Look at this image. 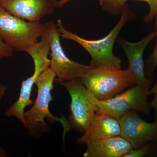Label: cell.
<instances>
[{
	"instance_id": "8fae6325",
	"label": "cell",
	"mask_w": 157,
	"mask_h": 157,
	"mask_svg": "<svg viewBox=\"0 0 157 157\" xmlns=\"http://www.w3.org/2000/svg\"><path fill=\"white\" fill-rule=\"evenodd\" d=\"M156 36L155 32L150 33L139 42L132 43L122 38L118 40L119 44L124 52L128 61V69L136 79V85L151 83L152 80L147 78L144 73V63L143 55L144 49Z\"/></svg>"
},
{
	"instance_id": "52a82bcc",
	"label": "cell",
	"mask_w": 157,
	"mask_h": 157,
	"mask_svg": "<svg viewBox=\"0 0 157 157\" xmlns=\"http://www.w3.org/2000/svg\"><path fill=\"white\" fill-rule=\"evenodd\" d=\"M151 84L137 85L105 101L97 99L96 112L108 114L117 120L131 111L148 115L151 107L147 98Z\"/></svg>"
},
{
	"instance_id": "3957f363",
	"label": "cell",
	"mask_w": 157,
	"mask_h": 157,
	"mask_svg": "<svg viewBox=\"0 0 157 157\" xmlns=\"http://www.w3.org/2000/svg\"><path fill=\"white\" fill-rule=\"evenodd\" d=\"M82 83L99 101H105L136 85L135 76L128 69L92 67L79 78Z\"/></svg>"
},
{
	"instance_id": "2e32d148",
	"label": "cell",
	"mask_w": 157,
	"mask_h": 157,
	"mask_svg": "<svg viewBox=\"0 0 157 157\" xmlns=\"http://www.w3.org/2000/svg\"><path fill=\"white\" fill-rule=\"evenodd\" d=\"M155 148L153 142L147 143L146 145L139 148L132 150V151L127 154L124 157H143L149 155Z\"/></svg>"
},
{
	"instance_id": "5bb4252c",
	"label": "cell",
	"mask_w": 157,
	"mask_h": 157,
	"mask_svg": "<svg viewBox=\"0 0 157 157\" xmlns=\"http://www.w3.org/2000/svg\"><path fill=\"white\" fill-rule=\"evenodd\" d=\"M131 0H104L102 9L108 14L113 16L121 15L124 6L127 2ZM142 1L147 3L149 6V11L144 17V21L146 23L152 22L157 14V0H134Z\"/></svg>"
},
{
	"instance_id": "7a4b0ae2",
	"label": "cell",
	"mask_w": 157,
	"mask_h": 157,
	"mask_svg": "<svg viewBox=\"0 0 157 157\" xmlns=\"http://www.w3.org/2000/svg\"><path fill=\"white\" fill-rule=\"evenodd\" d=\"M56 77L55 73L50 67L40 74L35 82L38 89L36 99L33 106L25 111L24 127L30 135L35 138H39L46 132L47 124L45 119L60 123L63 127L64 135L68 132L67 119L63 117H56L49 110V104L53 100L51 91Z\"/></svg>"
},
{
	"instance_id": "8992f818",
	"label": "cell",
	"mask_w": 157,
	"mask_h": 157,
	"mask_svg": "<svg viewBox=\"0 0 157 157\" xmlns=\"http://www.w3.org/2000/svg\"><path fill=\"white\" fill-rule=\"evenodd\" d=\"M67 90L71 98L70 114L67 121L68 131L73 129L84 134L96 113L97 98L78 78L59 83Z\"/></svg>"
},
{
	"instance_id": "e0dca14e",
	"label": "cell",
	"mask_w": 157,
	"mask_h": 157,
	"mask_svg": "<svg viewBox=\"0 0 157 157\" xmlns=\"http://www.w3.org/2000/svg\"><path fill=\"white\" fill-rule=\"evenodd\" d=\"M14 50L0 38V59L10 57L13 55Z\"/></svg>"
},
{
	"instance_id": "44dd1931",
	"label": "cell",
	"mask_w": 157,
	"mask_h": 157,
	"mask_svg": "<svg viewBox=\"0 0 157 157\" xmlns=\"http://www.w3.org/2000/svg\"><path fill=\"white\" fill-rule=\"evenodd\" d=\"M8 157V156H7V153H6L5 149L0 147V157Z\"/></svg>"
},
{
	"instance_id": "9c48e42d",
	"label": "cell",
	"mask_w": 157,
	"mask_h": 157,
	"mask_svg": "<svg viewBox=\"0 0 157 157\" xmlns=\"http://www.w3.org/2000/svg\"><path fill=\"white\" fill-rule=\"evenodd\" d=\"M121 136L128 141L134 149L153 142L157 135V118L153 123L147 122L140 118L138 113L131 111L118 120Z\"/></svg>"
},
{
	"instance_id": "d6986e66",
	"label": "cell",
	"mask_w": 157,
	"mask_h": 157,
	"mask_svg": "<svg viewBox=\"0 0 157 157\" xmlns=\"http://www.w3.org/2000/svg\"><path fill=\"white\" fill-rule=\"evenodd\" d=\"M0 76H1V75H0ZM6 90H7V87H6V86L2 84L0 82V105H1L2 98L5 95Z\"/></svg>"
},
{
	"instance_id": "7c38bea8",
	"label": "cell",
	"mask_w": 157,
	"mask_h": 157,
	"mask_svg": "<svg viewBox=\"0 0 157 157\" xmlns=\"http://www.w3.org/2000/svg\"><path fill=\"white\" fill-rule=\"evenodd\" d=\"M118 120L111 116L96 112L92 121L84 134L77 140L79 144L121 136Z\"/></svg>"
},
{
	"instance_id": "7402d4cb",
	"label": "cell",
	"mask_w": 157,
	"mask_h": 157,
	"mask_svg": "<svg viewBox=\"0 0 157 157\" xmlns=\"http://www.w3.org/2000/svg\"><path fill=\"white\" fill-rule=\"evenodd\" d=\"M155 147V148L156 149L157 151V135L156 136L155 138V139L153 141Z\"/></svg>"
},
{
	"instance_id": "ffe728a7",
	"label": "cell",
	"mask_w": 157,
	"mask_h": 157,
	"mask_svg": "<svg viewBox=\"0 0 157 157\" xmlns=\"http://www.w3.org/2000/svg\"><path fill=\"white\" fill-rule=\"evenodd\" d=\"M70 0H60L58 2V7L59 8H62L64 6L66 3L69 2Z\"/></svg>"
},
{
	"instance_id": "6da1fadb",
	"label": "cell",
	"mask_w": 157,
	"mask_h": 157,
	"mask_svg": "<svg viewBox=\"0 0 157 157\" xmlns=\"http://www.w3.org/2000/svg\"><path fill=\"white\" fill-rule=\"evenodd\" d=\"M136 18L137 15L130 9L126 3L117 24L107 36L98 40L83 39L77 34L67 30L59 19L57 20V26L63 39L73 40L87 51L91 57L90 66L92 67H112L121 69V61L113 54V45L124 25Z\"/></svg>"
},
{
	"instance_id": "ba28073f",
	"label": "cell",
	"mask_w": 157,
	"mask_h": 157,
	"mask_svg": "<svg viewBox=\"0 0 157 157\" xmlns=\"http://www.w3.org/2000/svg\"><path fill=\"white\" fill-rule=\"evenodd\" d=\"M45 24V33L50 44L51 57L50 68L57 77L55 81L59 84L73 78L83 77L88 72L90 67L70 59L62 48L60 40V34L57 25L53 21H48Z\"/></svg>"
},
{
	"instance_id": "9a60e30c",
	"label": "cell",
	"mask_w": 157,
	"mask_h": 157,
	"mask_svg": "<svg viewBox=\"0 0 157 157\" xmlns=\"http://www.w3.org/2000/svg\"><path fill=\"white\" fill-rule=\"evenodd\" d=\"M155 28L156 33V43L152 53L149 57L144 64V73L147 78L152 79L157 66V14L155 17Z\"/></svg>"
},
{
	"instance_id": "30bf717a",
	"label": "cell",
	"mask_w": 157,
	"mask_h": 157,
	"mask_svg": "<svg viewBox=\"0 0 157 157\" xmlns=\"http://www.w3.org/2000/svg\"><path fill=\"white\" fill-rule=\"evenodd\" d=\"M57 0H1L3 8L14 16L28 21H38L53 13Z\"/></svg>"
},
{
	"instance_id": "cb8c5ba5",
	"label": "cell",
	"mask_w": 157,
	"mask_h": 157,
	"mask_svg": "<svg viewBox=\"0 0 157 157\" xmlns=\"http://www.w3.org/2000/svg\"><path fill=\"white\" fill-rule=\"evenodd\" d=\"M1 1V0H0V1Z\"/></svg>"
},
{
	"instance_id": "ac0fdd59",
	"label": "cell",
	"mask_w": 157,
	"mask_h": 157,
	"mask_svg": "<svg viewBox=\"0 0 157 157\" xmlns=\"http://www.w3.org/2000/svg\"><path fill=\"white\" fill-rule=\"evenodd\" d=\"M156 69L157 70V66ZM151 94H154L155 98L151 102V108H154L155 109L156 118H157V76L156 80L154 86L149 90V95Z\"/></svg>"
},
{
	"instance_id": "4fadbf2b",
	"label": "cell",
	"mask_w": 157,
	"mask_h": 157,
	"mask_svg": "<svg viewBox=\"0 0 157 157\" xmlns=\"http://www.w3.org/2000/svg\"><path fill=\"white\" fill-rule=\"evenodd\" d=\"M85 157H124L134 149L121 136L101 139L86 144Z\"/></svg>"
},
{
	"instance_id": "5b68a950",
	"label": "cell",
	"mask_w": 157,
	"mask_h": 157,
	"mask_svg": "<svg viewBox=\"0 0 157 157\" xmlns=\"http://www.w3.org/2000/svg\"><path fill=\"white\" fill-rule=\"evenodd\" d=\"M50 50L48 38L44 36L41 37L40 42L27 51L33 60V74L22 82L18 99L5 113L6 116L16 117L23 125L25 123L24 116L25 109L28 106L34 104L30 98L33 86L40 74L50 67V59L48 58Z\"/></svg>"
},
{
	"instance_id": "603a6c76",
	"label": "cell",
	"mask_w": 157,
	"mask_h": 157,
	"mask_svg": "<svg viewBox=\"0 0 157 157\" xmlns=\"http://www.w3.org/2000/svg\"><path fill=\"white\" fill-rule=\"evenodd\" d=\"M99 2H100V5L102 6V5H103V3H104V0H99Z\"/></svg>"
},
{
	"instance_id": "277c9868",
	"label": "cell",
	"mask_w": 157,
	"mask_h": 157,
	"mask_svg": "<svg viewBox=\"0 0 157 157\" xmlns=\"http://www.w3.org/2000/svg\"><path fill=\"white\" fill-rule=\"evenodd\" d=\"M45 30V24L26 21L9 13L0 3V38L14 50L27 52L39 42Z\"/></svg>"
}]
</instances>
